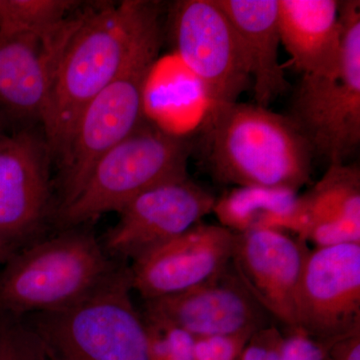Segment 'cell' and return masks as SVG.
I'll list each match as a JSON object with an SVG mask.
<instances>
[{"label": "cell", "mask_w": 360, "mask_h": 360, "mask_svg": "<svg viewBox=\"0 0 360 360\" xmlns=\"http://www.w3.org/2000/svg\"><path fill=\"white\" fill-rule=\"evenodd\" d=\"M161 14L160 2L125 0L79 16L59 56L41 118L51 155L60 160L82 111L120 75Z\"/></svg>", "instance_id": "obj_1"}, {"label": "cell", "mask_w": 360, "mask_h": 360, "mask_svg": "<svg viewBox=\"0 0 360 360\" xmlns=\"http://www.w3.org/2000/svg\"><path fill=\"white\" fill-rule=\"evenodd\" d=\"M200 148L206 167L220 182L296 193L309 181L315 158L288 115L238 101L208 105Z\"/></svg>", "instance_id": "obj_2"}, {"label": "cell", "mask_w": 360, "mask_h": 360, "mask_svg": "<svg viewBox=\"0 0 360 360\" xmlns=\"http://www.w3.org/2000/svg\"><path fill=\"white\" fill-rule=\"evenodd\" d=\"M129 267L70 307L21 319L47 360H153L143 316L131 298Z\"/></svg>", "instance_id": "obj_3"}, {"label": "cell", "mask_w": 360, "mask_h": 360, "mask_svg": "<svg viewBox=\"0 0 360 360\" xmlns=\"http://www.w3.org/2000/svg\"><path fill=\"white\" fill-rule=\"evenodd\" d=\"M89 231L63 232L23 248L0 271V312L23 319L70 307L115 271Z\"/></svg>", "instance_id": "obj_4"}, {"label": "cell", "mask_w": 360, "mask_h": 360, "mask_svg": "<svg viewBox=\"0 0 360 360\" xmlns=\"http://www.w3.org/2000/svg\"><path fill=\"white\" fill-rule=\"evenodd\" d=\"M193 142L146 120L92 168L75 198L58 210L63 226H77L103 213L120 212L158 184L184 179Z\"/></svg>", "instance_id": "obj_5"}, {"label": "cell", "mask_w": 360, "mask_h": 360, "mask_svg": "<svg viewBox=\"0 0 360 360\" xmlns=\"http://www.w3.org/2000/svg\"><path fill=\"white\" fill-rule=\"evenodd\" d=\"M162 22L148 33L124 68L82 111L60 160V201L70 203L92 168L110 149L146 122L144 94L158 63Z\"/></svg>", "instance_id": "obj_6"}, {"label": "cell", "mask_w": 360, "mask_h": 360, "mask_svg": "<svg viewBox=\"0 0 360 360\" xmlns=\"http://www.w3.org/2000/svg\"><path fill=\"white\" fill-rule=\"evenodd\" d=\"M340 70L333 75H302L291 98L292 120L314 156L343 163L360 143V2H340Z\"/></svg>", "instance_id": "obj_7"}, {"label": "cell", "mask_w": 360, "mask_h": 360, "mask_svg": "<svg viewBox=\"0 0 360 360\" xmlns=\"http://www.w3.org/2000/svg\"><path fill=\"white\" fill-rule=\"evenodd\" d=\"M177 56L198 78L210 105L234 103L250 87V65L217 0H182L172 11Z\"/></svg>", "instance_id": "obj_8"}, {"label": "cell", "mask_w": 360, "mask_h": 360, "mask_svg": "<svg viewBox=\"0 0 360 360\" xmlns=\"http://www.w3.org/2000/svg\"><path fill=\"white\" fill-rule=\"evenodd\" d=\"M295 312L297 328L326 345L360 333V243L309 250Z\"/></svg>", "instance_id": "obj_9"}, {"label": "cell", "mask_w": 360, "mask_h": 360, "mask_svg": "<svg viewBox=\"0 0 360 360\" xmlns=\"http://www.w3.org/2000/svg\"><path fill=\"white\" fill-rule=\"evenodd\" d=\"M215 200L188 176L158 184L118 212L120 220L104 238V250L110 257L136 259L200 224Z\"/></svg>", "instance_id": "obj_10"}, {"label": "cell", "mask_w": 360, "mask_h": 360, "mask_svg": "<svg viewBox=\"0 0 360 360\" xmlns=\"http://www.w3.org/2000/svg\"><path fill=\"white\" fill-rule=\"evenodd\" d=\"M144 302V317L172 324L195 340L252 335L271 326V317L246 290L231 264L195 288Z\"/></svg>", "instance_id": "obj_11"}, {"label": "cell", "mask_w": 360, "mask_h": 360, "mask_svg": "<svg viewBox=\"0 0 360 360\" xmlns=\"http://www.w3.org/2000/svg\"><path fill=\"white\" fill-rule=\"evenodd\" d=\"M309 243L288 232L260 229L236 233L231 265L252 297L288 330H297L296 288Z\"/></svg>", "instance_id": "obj_12"}, {"label": "cell", "mask_w": 360, "mask_h": 360, "mask_svg": "<svg viewBox=\"0 0 360 360\" xmlns=\"http://www.w3.org/2000/svg\"><path fill=\"white\" fill-rule=\"evenodd\" d=\"M236 233L198 224L132 260V290L144 300L176 295L217 276L231 264Z\"/></svg>", "instance_id": "obj_13"}, {"label": "cell", "mask_w": 360, "mask_h": 360, "mask_svg": "<svg viewBox=\"0 0 360 360\" xmlns=\"http://www.w3.org/2000/svg\"><path fill=\"white\" fill-rule=\"evenodd\" d=\"M79 16L51 32L0 30L1 124L41 122L59 56Z\"/></svg>", "instance_id": "obj_14"}, {"label": "cell", "mask_w": 360, "mask_h": 360, "mask_svg": "<svg viewBox=\"0 0 360 360\" xmlns=\"http://www.w3.org/2000/svg\"><path fill=\"white\" fill-rule=\"evenodd\" d=\"M51 155L45 139L28 129L0 139V238L14 248L46 215Z\"/></svg>", "instance_id": "obj_15"}, {"label": "cell", "mask_w": 360, "mask_h": 360, "mask_svg": "<svg viewBox=\"0 0 360 360\" xmlns=\"http://www.w3.org/2000/svg\"><path fill=\"white\" fill-rule=\"evenodd\" d=\"M277 21L281 44L302 75H333L340 71V1L277 0Z\"/></svg>", "instance_id": "obj_16"}, {"label": "cell", "mask_w": 360, "mask_h": 360, "mask_svg": "<svg viewBox=\"0 0 360 360\" xmlns=\"http://www.w3.org/2000/svg\"><path fill=\"white\" fill-rule=\"evenodd\" d=\"M298 238L315 248L360 243V172L347 163L329 165L326 174L300 195Z\"/></svg>", "instance_id": "obj_17"}, {"label": "cell", "mask_w": 360, "mask_h": 360, "mask_svg": "<svg viewBox=\"0 0 360 360\" xmlns=\"http://www.w3.org/2000/svg\"><path fill=\"white\" fill-rule=\"evenodd\" d=\"M238 33L257 105L267 108L290 89L279 63L277 0H217Z\"/></svg>", "instance_id": "obj_18"}, {"label": "cell", "mask_w": 360, "mask_h": 360, "mask_svg": "<svg viewBox=\"0 0 360 360\" xmlns=\"http://www.w3.org/2000/svg\"><path fill=\"white\" fill-rule=\"evenodd\" d=\"M212 213L219 225L234 233L270 229L300 236V195L272 187L238 186L215 200Z\"/></svg>", "instance_id": "obj_19"}, {"label": "cell", "mask_w": 360, "mask_h": 360, "mask_svg": "<svg viewBox=\"0 0 360 360\" xmlns=\"http://www.w3.org/2000/svg\"><path fill=\"white\" fill-rule=\"evenodd\" d=\"M72 6L63 0H0V30L51 32L65 25Z\"/></svg>", "instance_id": "obj_20"}, {"label": "cell", "mask_w": 360, "mask_h": 360, "mask_svg": "<svg viewBox=\"0 0 360 360\" xmlns=\"http://www.w3.org/2000/svg\"><path fill=\"white\" fill-rule=\"evenodd\" d=\"M0 360H45L41 347L21 319L0 312Z\"/></svg>", "instance_id": "obj_21"}, {"label": "cell", "mask_w": 360, "mask_h": 360, "mask_svg": "<svg viewBox=\"0 0 360 360\" xmlns=\"http://www.w3.org/2000/svg\"><path fill=\"white\" fill-rule=\"evenodd\" d=\"M251 335H221L198 338L193 360H238Z\"/></svg>", "instance_id": "obj_22"}, {"label": "cell", "mask_w": 360, "mask_h": 360, "mask_svg": "<svg viewBox=\"0 0 360 360\" xmlns=\"http://www.w3.org/2000/svg\"><path fill=\"white\" fill-rule=\"evenodd\" d=\"M300 330L284 333L281 360H329V347Z\"/></svg>", "instance_id": "obj_23"}, {"label": "cell", "mask_w": 360, "mask_h": 360, "mask_svg": "<svg viewBox=\"0 0 360 360\" xmlns=\"http://www.w3.org/2000/svg\"><path fill=\"white\" fill-rule=\"evenodd\" d=\"M283 338L274 324L260 329L251 335L238 360H281Z\"/></svg>", "instance_id": "obj_24"}, {"label": "cell", "mask_w": 360, "mask_h": 360, "mask_svg": "<svg viewBox=\"0 0 360 360\" xmlns=\"http://www.w3.org/2000/svg\"><path fill=\"white\" fill-rule=\"evenodd\" d=\"M329 360H360V333L333 343L329 347Z\"/></svg>", "instance_id": "obj_25"}, {"label": "cell", "mask_w": 360, "mask_h": 360, "mask_svg": "<svg viewBox=\"0 0 360 360\" xmlns=\"http://www.w3.org/2000/svg\"><path fill=\"white\" fill-rule=\"evenodd\" d=\"M14 248L6 243L4 239L0 238V264L4 262H6L11 255H13Z\"/></svg>", "instance_id": "obj_26"}, {"label": "cell", "mask_w": 360, "mask_h": 360, "mask_svg": "<svg viewBox=\"0 0 360 360\" xmlns=\"http://www.w3.org/2000/svg\"><path fill=\"white\" fill-rule=\"evenodd\" d=\"M0 129H1V123H0ZM2 136H4V135L0 134V139H1Z\"/></svg>", "instance_id": "obj_27"}, {"label": "cell", "mask_w": 360, "mask_h": 360, "mask_svg": "<svg viewBox=\"0 0 360 360\" xmlns=\"http://www.w3.org/2000/svg\"><path fill=\"white\" fill-rule=\"evenodd\" d=\"M44 356H45V355H44ZM45 360H47V359H46V357H45Z\"/></svg>", "instance_id": "obj_28"}]
</instances>
